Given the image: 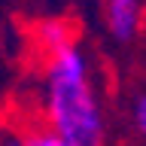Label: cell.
I'll list each match as a JSON object with an SVG mask.
<instances>
[{"instance_id": "obj_1", "label": "cell", "mask_w": 146, "mask_h": 146, "mask_svg": "<svg viewBox=\"0 0 146 146\" xmlns=\"http://www.w3.org/2000/svg\"><path fill=\"white\" fill-rule=\"evenodd\" d=\"M43 128L70 146L107 143V113L100 100L94 61L82 43L43 58L40 79Z\"/></svg>"}, {"instance_id": "obj_2", "label": "cell", "mask_w": 146, "mask_h": 146, "mask_svg": "<svg viewBox=\"0 0 146 146\" xmlns=\"http://www.w3.org/2000/svg\"><path fill=\"white\" fill-rule=\"evenodd\" d=\"M104 25L119 46H131L143 31V0H104Z\"/></svg>"}, {"instance_id": "obj_3", "label": "cell", "mask_w": 146, "mask_h": 146, "mask_svg": "<svg viewBox=\"0 0 146 146\" xmlns=\"http://www.w3.org/2000/svg\"><path fill=\"white\" fill-rule=\"evenodd\" d=\"M31 34H34V46L40 49L43 58L61 52V49H67V46H73V43H79V40H76V27H73L67 18H43V21L34 25Z\"/></svg>"}, {"instance_id": "obj_4", "label": "cell", "mask_w": 146, "mask_h": 146, "mask_svg": "<svg viewBox=\"0 0 146 146\" xmlns=\"http://www.w3.org/2000/svg\"><path fill=\"white\" fill-rule=\"evenodd\" d=\"M0 146H31V128H3Z\"/></svg>"}, {"instance_id": "obj_5", "label": "cell", "mask_w": 146, "mask_h": 146, "mask_svg": "<svg viewBox=\"0 0 146 146\" xmlns=\"http://www.w3.org/2000/svg\"><path fill=\"white\" fill-rule=\"evenodd\" d=\"M131 122H134L137 134L146 131V94H137L134 98V104H131Z\"/></svg>"}, {"instance_id": "obj_6", "label": "cell", "mask_w": 146, "mask_h": 146, "mask_svg": "<svg viewBox=\"0 0 146 146\" xmlns=\"http://www.w3.org/2000/svg\"><path fill=\"white\" fill-rule=\"evenodd\" d=\"M31 146H70V143H64L61 137H55L46 128H31Z\"/></svg>"}]
</instances>
